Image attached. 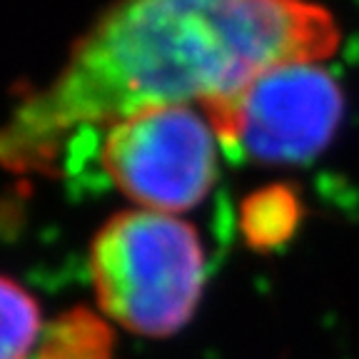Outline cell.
<instances>
[{
	"instance_id": "obj_3",
	"label": "cell",
	"mask_w": 359,
	"mask_h": 359,
	"mask_svg": "<svg viewBox=\"0 0 359 359\" xmlns=\"http://www.w3.org/2000/svg\"><path fill=\"white\" fill-rule=\"evenodd\" d=\"M202 112L219 147L235 160L302 165L334 140L344 118V93L322 62H287Z\"/></svg>"
},
{
	"instance_id": "obj_5",
	"label": "cell",
	"mask_w": 359,
	"mask_h": 359,
	"mask_svg": "<svg viewBox=\"0 0 359 359\" xmlns=\"http://www.w3.org/2000/svg\"><path fill=\"white\" fill-rule=\"evenodd\" d=\"M299 192L285 182L252 190L240 202V235L255 252H275L297 235L302 224Z\"/></svg>"
},
{
	"instance_id": "obj_1",
	"label": "cell",
	"mask_w": 359,
	"mask_h": 359,
	"mask_svg": "<svg viewBox=\"0 0 359 359\" xmlns=\"http://www.w3.org/2000/svg\"><path fill=\"white\" fill-rule=\"evenodd\" d=\"M339 43L314 0H112L50 83L20 97L0 157L15 175H55L80 130L150 107L205 110L269 67L325 62Z\"/></svg>"
},
{
	"instance_id": "obj_2",
	"label": "cell",
	"mask_w": 359,
	"mask_h": 359,
	"mask_svg": "<svg viewBox=\"0 0 359 359\" xmlns=\"http://www.w3.org/2000/svg\"><path fill=\"white\" fill-rule=\"evenodd\" d=\"M88 272L107 320L130 334L165 339L195 317L208 257L192 222L130 208L110 215L93 235Z\"/></svg>"
},
{
	"instance_id": "obj_6",
	"label": "cell",
	"mask_w": 359,
	"mask_h": 359,
	"mask_svg": "<svg viewBox=\"0 0 359 359\" xmlns=\"http://www.w3.org/2000/svg\"><path fill=\"white\" fill-rule=\"evenodd\" d=\"M115 332L90 307H70L48 322L35 359H112Z\"/></svg>"
},
{
	"instance_id": "obj_7",
	"label": "cell",
	"mask_w": 359,
	"mask_h": 359,
	"mask_svg": "<svg viewBox=\"0 0 359 359\" xmlns=\"http://www.w3.org/2000/svg\"><path fill=\"white\" fill-rule=\"evenodd\" d=\"M0 312H3V352L0 359H30L43 339V312L22 285L11 275L0 280Z\"/></svg>"
},
{
	"instance_id": "obj_4",
	"label": "cell",
	"mask_w": 359,
	"mask_h": 359,
	"mask_svg": "<svg viewBox=\"0 0 359 359\" xmlns=\"http://www.w3.org/2000/svg\"><path fill=\"white\" fill-rule=\"evenodd\" d=\"M100 168L135 208L182 215L212 192L219 140L200 107H150L102 130Z\"/></svg>"
}]
</instances>
